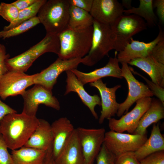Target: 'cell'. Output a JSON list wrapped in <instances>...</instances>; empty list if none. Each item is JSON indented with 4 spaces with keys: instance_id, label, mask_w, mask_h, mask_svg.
Listing matches in <instances>:
<instances>
[{
    "instance_id": "obj_29",
    "label": "cell",
    "mask_w": 164,
    "mask_h": 164,
    "mask_svg": "<svg viewBox=\"0 0 164 164\" xmlns=\"http://www.w3.org/2000/svg\"><path fill=\"white\" fill-rule=\"evenodd\" d=\"M40 23L38 18L36 16L13 28L7 30L0 31V38L5 39L17 36L28 31Z\"/></svg>"
},
{
    "instance_id": "obj_3",
    "label": "cell",
    "mask_w": 164,
    "mask_h": 164,
    "mask_svg": "<svg viewBox=\"0 0 164 164\" xmlns=\"http://www.w3.org/2000/svg\"><path fill=\"white\" fill-rule=\"evenodd\" d=\"M70 5L68 0H49L41 7L37 16L46 34L58 35L67 27Z\"/></svg>"
},
{
    "instance_id": "obj_1",
    "label": "cell",
    "mask_w": 164,
    "mask_h": 164,
    "mask_svg": "<svg viewBox=\"0 0 164 164\" xmlns=\"http://www.w3.org/2000/svg\"><path fill=\"white\" fill-rule=\"evenodd\" d=\"M39 123L36 116L22 112L10 114L0 122V133L8 148L12 150L23 146L31 137Z\"/></svg>"
},
{
    "instance_id": "obj_26",
    "label": "cell",
    "mask_w": 164,
    "mask_h": 164,
    "mask_svg": "<svg viewBox=\"0 0 164 164\" xmlns=\"http://www.w3.org/2000/svg\"><path fill=\"white\" fill-rule=\"evenodd\" d=\"M139 1L138 7H132L129 9H124L123 13L137 15L146 21L147 26H155L157 24V18L153 11V0H140Z\"/></svg>"
},
{
    "instance_id": "obj_21",
    "label": "cell",
    "mask_w": 164,
    "mask_h": 164,
    "mask_svg": "<svg viewBox=\"0 0 164 164\" xmlns=\"http://www.w3.org/2000/svg\"><path fill=\"white\" fill-rule=\"evenodd\" d=\"M54 159L56 164H84L83 154L76 128Z\"/></svg>"
},
{
    "instance_id": "obj_9",
    "label": "cell",
    "mask_w": 164,
    "mask_h": 164,
    "mask_svg": "<svg viewBox=\"0 0 164 164\" xmlns=\"http://www.w3.org/2000/svg\"><path fill=\"white\" fill-rule=\"evenodd\" d=\"M121 75L126 80L128 85V91L125 100L119 104L117 114L120 117L126 113L133 104L138 100L145 97H151L153 95L147 85L139 82L134 77L126 62H122Z\"/></svg>"
},
{
    "instance_id": "obj_11",
    "label": "cell",
    "mask_w": 164,
    "mask_h": 164,
    "mask_svg": "<svg viewBox=\"0 0 164 164\" xmlns=\"http://www.w3.org/2000/svg\"><path fill=\"white\" fill-rule=\"evenodd\" d=\"M152 98L147 97L138 100L136 102L134 108L119 119L114 118L108 119L110 130L120 133L127 131L129 134H133L141 117L149 108Z\"/></svg>"
},
{
    "instance_id": "obj_24",
    "label": "cell",
    "mask_w": 164,
    "mask_h": 164,
    "mask_svg": "<svg viewBox=\"0 0 164 164\" xmlns=\"http://www.w3.org/2000/svg\"><path fill=\"white\" fill-rule=\"evenodd\" d=\"M164 150V138L159 124H154L150 135L136 151L135 155L139 161L155 152Z\"/></svg>"
},
{
    "instance_id": "obj_15",
    "label": "cell",
    "mask_w": 164,
    "mask_h": 164,
    "mask_svg": "<svg viewBox=\"0 0 164 164\" xmlns=\"http://www.w3.org/2000/svg\"><path fill=\"white\" fill-rule=\"evenodd\" d=\"M124 10L117 0H93L90 13L94 20L111 25L123 14Z\"/></svg>"
},
{
    "instance_id": "obj_19",
    "label": "cell",
    "mask_w": 164,
    "mask_h": 164,
    "mask_svg": "<svg viewBox=\"0 0 164 164\" xmlns=\"http://www.w3.org/2000/svg\"><path fill=\"white\" fill-rule=\"evenodd\" d=\"M53 142L52 152L55 159L59 154L75 128L67 118L61 117L51 125Z\"/></svg>"
},
{
    "instance_id": "obj_12",
    "label": "cell",
    "mask_w": 164,
    "mask_h": 164,
    "mask_svg": "<svg viewBox=\"0 0 164 164\" xmlns=\"http://www.w3.org/2000/svg\"><path fill=\"white\" fill-rule=\"evenodd\" d=\"M36 75L8 71L0 78V97L5 100L10 96L22 95L26 88L34 84Z\"/></svg>"
},
{
    "instance_id": "obj_20",
    "label": "cell",
    "mask_w": 164,
    "mask_h": 164,
    "mask_svg": "<svg viewBox=\"0 0 164 164\" xmlns=\"http://www.w3.org/2000/svg\"><path fill=\"white\" fill-rule=\"evenodd\" d=\"M53 142L51 125L45 119H39L37 127L23 146L48 151L52 150Z\"/></svg>"
},
{
    "instance_id": "obj_36",
    "label": "cell",
    "mask_w": 164,
    "mask_h": 164,
    "mask_svg": "<svg viewBox=\"0 0 164 164\" xmlns=\"http://www.w3.org/2000/svg\"><path fill=\"white\" fill-rule=\"evenodd\" d=\"M149 56L164 64V39L159 41L154 46Z\"/></svg>"
},
{
    "instance_id": "obj_33",
    "label": "cell",
    "mask_w": 164,
    "mask_h": 164,
    "mask_svg": "<svg viewBox=\"0 0 164 164\" xmlns=\"http://www.w3.org/2000/svg\"><path fill=\"white\" fill-rule=\"evenodd\" d=\"M8 148L0 133V164H13L11 155L9 153Z\"/></svg>"
},
{
    "instance_id": "obj_13",
    "label": "cell",
    "mask_w": 164,
    "mask_h": 164,
    "mask_svg": "<svg viewBox=\"0 0 164 164\" xmlns=\"http://www.w3.org/2000/svg\"><path fill=\"white\" fill-rule=\"evenodd\" d=\"M82 61V58L64 60L58 57L48 67L36 73L34 80V84L40 85L52 91L58 77L61 73L77 69Z\"/></svg>"
},
{
    "instance_id": "obj_23",
    "label": "cell",
    "mask_w": 164,
    "mask_h": 164,
    "mask_svg": "<svg viewBox=\"0 0 164 164\" xmlns=\"http://www.w3.org/2000/svg\"><path fill=\"white\" fill-rule=\"evenodd\" d=\"M164 118V104L158 99L152 98L150 105L141 117L137 128L133 134H146L147 129Z\"/></svg>"
},
{
    "instance_id": "obj_40",
    "label": "cell",
    "mask_w": 164,
    "mask_h": 164,
    "mask_svg": "<svg viewBox=\"0 0 164 164\" xmlns=\"http://www.w3.org/2000/svg\"><path fill=\"white\" fill-rule=\"evenodd\" d=\"M17 113V111L2 102L0 99V122L6 115Z\"/></svg>"
},
{
    "instance_id": "obj_8",
    "label": "cell",
    "mask_w": 164,
    "mask_h": 164,
    "mask_svg": "<svg viewBox=\"0 0 164 164\" xmlns=\"http://www.w3.org/2000/svg\"><path fill=\"white\" fill-rule=\"evenodd\" d=\"M24 102L22 113L36 116L40 104H43L57 110H60L59 102L53 95L52 91L38 84L25 91L21 95Z\"/></svg>"
},
{
    "instance_id": "obj_18",
    "label": "cell",
    "mask_w": 164,
    "mask_h": 164,
    "mask_svg": "<svg viewBox=\"0 0 164 164\" xmlns=\"http://www.w3.org/2000/svg\"><path fill=\"white\" fill-rule=\"evenodd\" d=\"M66 72L67 76V85L64 95H66L71 92L76 93L82 102L90 110L94 117L97 119L98 116L95 108L97 105H101L100 97L97 95H91L88 94L84 88L83 84L70 70Z\"/></svg>"
},
{
    "instance_id": "obj_17",
    "label": "cell",
    "mask_w": 164,
    "mask_h": 164,
    "mask_svg": "<svg viewBox=\"0 0 164 164\" xmlns=\"http://www.w3.org/2000/svg\"><path fill=\"white\" fill-rule=\"evenodd\" d=\"M118 53V52L115 51L114 56L110 57L105 66L89 73H84L77 69L70 70L83 85L107 77L122 79L123 77L121 75V70L117 58Z\"/></svg>"
},
{
    "instance_id": "obj_39",
    "label": "cell",
    "mask_w": 164,
    "mask_h": 164,
    "mask_svg": "<svg viewBox=\"0 0 164 164\" xmlns=\"http://www.w3.org/2000/svg\"><path fill=\"white\" fill-rule=\"evenodd\" d=\"M153 6L156 8L157 16L159 18L160 23L162 24L164 23V0H153Z\"/></svg>"
},
{
    "instance_id": "obj_32",
    "label": "cell",
    "mask_w": 164,
    "mask_h": 164,
    "mask_svg": "<svg viewBox=\"0 0 164 164\" xmlns=\"http://www.w3.org/2000/svg\"><path fill=\"white\" fill-rule=\"evenodd\" d=\"M130 69L132 73L140 76L146 81L147 83L146 85L153 95H155L157 97L158 99L164 104V88L155 84L137 72L134 71L131 67H130Z\"/></svg>"
},
{
    "instance_id": "obj_30",
    "label": "cell",
    "mask_w": 164,
    "mask_h": 164,
    "mask_svg": "<svg viewBox=\"0 0 164 164\" xmlns=\"http://www.w3.org/2000/svg\"><path fill=\"white\" fill-rule=\"evenodd\" d=\"M19 11L12 3L3 2L0 4V15L11 23L18 18Z\"/></svg>"
},
{
    "instance_id": "obj_31",
    "label": "cell",
    "mask_w": 164,
    "mask_h": 164,
    "mask_svg": "<svg viewBox=\"0 0 164 164\" xmlns=\"http://www.w3.org/2000/svg\"><path fill=\"white\" fill-rule=\"evenodd\" d=\"M116 157L103 143L96 158V164H115Z\"/></svg>"
},
{
    "instance_id": "obj_37",
    "label": "cell",
    "mask_w": 164,
    "mask_h": 164,
    "mask_svg": "<svg viewBox=\"0 0 164 164\" xmlns=\"http://www.w3.org/2000/svg\"><path fill=\"white\" fill-rule=\"evenodd\" d=\"M9 57V54L6 53L5 46L0 43V78L9 71L6 61Z\"/></svg>"
},
{
    "instance_id": "obj_2",
    "label": "cell",
    "mask_w": 164,
    "mask_h": 164,
    "mask_svg": "<svg viewBox=\"0 0 164 164\" xmlns=\"http://www.w3.org/2000/svg\"><path fill=\"white\" fill-rule=\"evenodd\" d=\"M93 26L81 29L68 27L58 35L60 50L58 57L64 60L82 58L90 49L92 41Z\"/></svg>"
},
{
    "instance_id": "obj_4",
    "label": "cell",
    "mask_w": 164,
    "mask_h": 164,
    "mask_svg": "<svg viewBox=\"0 0 164 164\" xmlns=\"http://www.w3.org/2000/svg\"><path fill=\"white\" fill-rule=\"evenodd\" d=\"M60 47L58 35L46 34L41 41L26 51L7 59L6 64L8 70L25 73L33 62L44 53L51 52L58 55Z\"/></svg>"
},
{
    "instance_id": "obj_10",
    "label": "cell",
    "mask_w": 164,
    "mask_h": 164,
    "mask_svg": "<svg viewBox=\"0 0 164 164\" xmlns=\"http://www.w3.org/2000/svg\"><path fill=\"white\" fill-rule=\"evenodd\" d=\"M84 159V164H93L104 143V128H76Z\"/></svg>"
},
{
    "instance_id": "obj_7",
    "label": "cell",
    "mask_w": 164,
    "mask_h": 164,
    "mask_svg": "<svg viewBox=\"0 0 164 164\" xmlns=\"http://www.w3.org/2000/svg\"><path fill=\"white\" fill-rule=\"evenodd\" d=\"M146 135L127 134L112 130L106 132L104 144L116 157L136 151L147 139Z\"/></svg>"
},
{
    "instance_id": "obj_5",
    "label": "cell",
    "mask_w": 164,
    "mask_h": 164,
    "mask_svg": "<svg viewBox=\"0 0 164 164\" xmlns=\"http://www.w3.org/2000/svg\"><path fill=\"white\" fill-rule=\"evenodd\" d=\"M91 46L88 53L82 58V63L91 66L101 60L113 50L114 39L110 25L94 19Z\"/></svg>"
},
{
    "instance_id": "obj_43",
    "label": "cell",
    "mask_w": 164,
    "mask_h": 164,
    "mask_svg": "<svg viewBox=\"0 0 164 164\" xmlns=\"http://www.w3.org/2000/svg\"><path fill=\"white\" fill-rule=\"evenodd\" d=\"M131 0H122L121 4L123 7H125L127 9L126 10H128L131 9L132 7L131 6Z\"/></svg>"
},
{
    "instance_id": "obj_38",
    "label": "cell",
    "mask_w": 164,
    "mask_h": 164,
    "mask_svg": "<svg viewBox=\"0 0 164 164\" xmlns=\"http://www.w3.org/2000/svg\"><path fill=\"white\" fill-rule=\"evenodd\" d=\"M93 0H68L70 5L90 12Z\"/></svg>"
},
{
    "instance_id": "obj_22",
    "label": "cell",
    "mask_w": 164,
    "mask_h": 164,
    "mask_svg": "<svg viewBox=\"0 0 164 164\" xmlns=\"http://www.w3.org/2000/svg\"><path fill=\"white\" fill-rule=\"evenodd\" d=\"M128 63L140 69L149 76L153 82L164 88V64L149 56L133 59Z\"/></svg>"
},
{
    "instance_id": "obj_14",
    "label": "cell",
    "mask_w": 164,
    "mask_h": 164,
    "mask_svg": "<svg viewBox=\"0 0 164 164\" xmlns=\"http://www.w3.org/2000/svg\"><path fill=\"white\" fill-rule=\"evenodd\" d=\"M159 33L156 38L149 43H145L134 40L132 38L130 43L127 44L122 50L118 53L119 62H126L138 58L149 56L154 46L159 41L164 39V33L161 25H158Z\"/></svg>"
},
{
    "instance_id": "obj_25",
    "label": "cell",
    "mask_w": 164,
    "mask_h": 164,
    "mask_svg": "<svg viewBox=\"0 0 164 164\" xmlns=\"http://www.w3.org/2000/svg\"><path fill=\"white\" fill-rule=\"evenodd\" d=\"M47 151L23 146L12 150L13 164H44Z\"/></svg>"
},
{
    "instance_id": "obj_42",
    "label": "cell",
    "mask_w": 164,
    "mask_h": 164,
    "mask_svg": "<svg viewBox=\"0 0 164 164\" xmlns=\"http://www.w3.org/2000/svg\"><path fill=\"white\" fill-rule=\"evenodd\" d=\"M44 164H56L53 156L52 150L47 152Z\"/></svg>"
},
{
    "instance_id": "obj_16",
    "label": "cell",
    "mask_w": 164,
    "mask_h": 164,
    "mask_svg": "<svg viewBox=\"0 0 164 164\" xmlns=\"http://www.w3.org/2000/svg\"><path fill=\"white\" fill-rule=\"evenodd\" d=\"M90 85L97 88L100 93L102 109L98 121L99 124H102L105 119H108L117 114L119 104L116 101L115 93L121 86L117 85L108 88L101 79L90 83Z\"/></svg>"
},
{
    "instance_id": "obj_27",
    "label": "cell",
    "mask_w": 164,
    "mask_h": 164,
    "mask_svg": "<svg viewBox=\"0 0 164 164\" xmlns=\"http://www.w3.org/2000/svg\"><path fill=\"white\" fill-rule=\"evenodd\" d=\"M94 19L88 12L73 6L70 5L68 28L74 29L85 28L92 26Z\"/></svg>"
},
{
    "instance_id": "obj_35",
    "label": "cell",
    "mask_w": 164,
    "mask_h": 164,
    "mask_svg": "<svg viewBox=\"0 0 164 164\" xmlns=\"http://www.w3.org/2000/svg\"><path fill=\"white\" fill-rule=\"evenodd\" d=\"M115 164H141L134 152H128L116 157Z\"/></svg>"
},
{
    "instance_id": "obj_6",
    "label": "cell",
    "mask_w": 164,
    "mask_h": 164,
    "mask_svg": "<svg viewBox=\"0 0 164 164\" xmlns=\"http://www.w3.org/2000/svg\"><path fill=\"white\" fill-rule=\"evenodd\" d=\"M110 26L114 39L113 50L117 52L122 50L133 36L146 29L147 26L142 18L134 14H123Z\"/></svg>"
},
{
    "instance_id": "obj_28",
    "label": "cell",
    "mask_w": 164,
    "mask_h": 164,
    "mask_svg": "<svg viewBox=\"0 0 164 164\" xmlns=\"http://www.w3.org/2000/svg\"><path fill=\"white\" fill-rule=\"evenodd\" d=\"M46 0H37L28 8L19 11L17 19L7 26H5L4 30L13 28L22 23L36 16L41 7L46 2Z\"/></svg>"
},
{
    "instance_id": "obj_41",
    "label": "cell",
    "mask_w": 164,
    "mask_h": 164,
    "mask_svg": "<svg viewBox=\"0 0 164 164\" xmlns=\"http://www.w3.org/2000/svg\"><path fill=\"white\" fill-rule=\"evenodd\" d=\"M37 1V0H18L12 3L20 11L28 8Z\"/></svg>"
},
{
    "instance_id": "obj_34",
    "label": "cell",
    "mask_w": 164,
    "mask_h": 164,
    "mask_svg": "<svg viewBox=\"0 0 164 164\" xmlns=\"http://www.w3.org/2000/svg\"><path fill=\"white\" fill-rule=\"evenodd\" d=\"M139 161L141 164H164V150L153 153Z\"/></svg>"
}]
</instances>
